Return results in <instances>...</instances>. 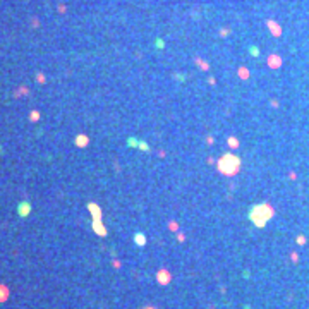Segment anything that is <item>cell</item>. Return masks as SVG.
<instances>
[{
    "mask_svg": "<svg viewBox=\"0 0 309 309\" xmlns=\"http://www.w3.org/2000/svg\"><path fill=\"white\" fill-rule=\"evenodd\" d=\"M271 215H273V210H271V208H268L266 205H259V206H254L253 210H251L249 218L253 220L258 227H261V225L266 223L268 218H271Z\"/></svg>",
    "mask_w": 309,
    "mask_h": 309,
    "instance_id": "cell-1",
    "label": "cell"
},
{
    "mask_svg": "<svg viewBox=\"0 0 309 309\" xmlns=\"http://www.w3.org/2000/svg\"><path fill=\"white\" fill-rule=\"evenodd\" d=\"M237 168H239V160H237V156L227 155V156H223V160L220 162V170L223 172V173H227V175L235 173Z\"/></svg>",
    "mask_w": 309,
    "mask_h": 309,
    "instance_id": "cell-2",
    "label": "cell"
}]
</instances>
